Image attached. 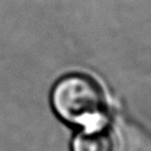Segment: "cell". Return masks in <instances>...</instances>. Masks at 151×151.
Returning a JSON list of instances; mask_svg holds the SVG:
<instances>
[{"mask_svg":"<svg viewBox=\"0 0 151 151\" xmlns=\"http://www.w3.org/2000/svg\"><path fill=\"white\" fill-rule=\"evenodd\" d=\"M72 151H113V142L106 130L80 131L72 140Z\"/></svg>","mask_w":151,"mask_h":151,"instance_id":"7a4b0ae2","label":"cell"},{"mask_svg":"<svg viewBox=\"0 0 151 151\" xmlns=\"http://www.w3.org/2000/svg\"><path fill=\"white\" fill-rule=\"evenodd\" d=\"M52 105L65 122L76 124L81 131L106 130L109 117L99 86L84 76H67L52 91Z\"/></svg>","mask_w":151,"mask_h":151,"instance_id":"6da1fadb","label":"cell"}]
</instances>
